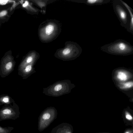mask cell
Wrapping results in <instances>:
<instances>
[{
    "label": "cell",
    "mask_w": 133,
    "mask_h": 133,
    "mask_svg": "<svg viewBox=\"0 0 133 133\" xmlns=\"http://www.w3.org/2000/svg\"><path fill=\"white\" fill-rule=\"evenodd\" d=\"M112 5L120 25L133 34V10L126 3L120 0L112 1Z\"/></svg>",
    "instance_id": "cell-1"
},
{
    "label": "cell",
    "mask_w": 133,
    "mask_h": 133,
    "mask_svg": "<svg viewBox=\"0 0 133 133\" xmlns=\"http://www.w3.org/2000/svg\"><path fill=\"white\" fill-rule=\"evenodd\" d=\"M61 30L60 23L55 19H50L41 23L39 26L38 35L42 42L48 43L55 39Z\"/></svg>",
    "instance_id": "cell-2"
},
{
    "label": "cell",
    "mask_w": 133,
    "mask_h": 133,
    "mask_svg": "<svg viewBox=\"0 0 133 133\" xmlns=\"http://www.w3.org/2000/svg\"><path fill=\"white\" fill-rule=\"evenodd\" d=\"M100 49L103 51L116 55H127L133 52V46L127 41L121 39L104 45Z\"/></svg>",
    "instance_id": "cell-3"
},
{
    "label": "cell",
    "mask_w": 133,
    "mask_h": 133,
    "mask_svg": "<svg viewBox=\"0 0 133 133\" xmlns=\"http://www.w3.org/2000/svg\"><path fill=\"white\" fill-rule=\"evenodd\" d=\"M81 47L77 43L69 41L65 42L64 47L57 49L56 54L63 56L76 57L81 53Z\"/></svg>",
    "instance_id": "cell-4"
},
{
    "label": "cell",
    "mask_w": 133,
    "mask_h": 133,
    "mask_svg": "<svg viewBox=\"0 0 133 133\" xmlns=\"http://www.w3.org/2000/svg\"><path fill=\"white\" fill-rule=\"evenodd\" d=\"M15 61L12 58L7 57L3 59L0 65V76L4 77L14 70L15 65Z\"/></svg>",
    "instance_id": "cell-5"
},
{
    "label": "cell",
    "mask_w": 133,
    "mask_h": 133,
    "mask_svg": "<svg viewBox=\"0 0 133 133\" xmlns=\"http://www.w3.org/2000/svg\"><path fill=\"white\" fill-rule=\"evenodd\" d=\"M111 0H80L77 2L84 3L90 6L101 5L110 2Z\"/></svg>",
    "instance_id": "cell-6"
},
{
    "label": "cell",
    "mask_w": 133,
    "mask_h": 133,
    "mask_svg": "<svg viewBox=\"0 0 133 133\" xmlns=\"http://www.w3.org/2000/svg\"><path fill=\"white\" fill-rule=\"evenodd\" d=\"M15 114V112L11 108L6 107L1 110L0 115L3 118L6 119L11 117L14 115Z\"/></svg>",
    "instance_id": "cell-7"
},
{
    "label": "cell",
    "mask_w": 133,
    "mask_h": 133,
    "mask_svg": "<svg viewBox=\"0 0 133 133\" xmlns=\"http://www.w3.org/2000/svg\"><path fill=\"white\" fill-rule=\"evenodd\" d=\"M117 79L121 82L126 81L129 78L128 73L126 71L122 70L118 71L116 74Z\"/></svg>",
    "instance_id": "cell-8"
},
{
    "label": "cell",
    "mask_w": 133,
    "mask_h": 133,
    "mask_svg": "<svg viewBox=\"0 0 133 133\" xmlns=\"http://www.w3.org/2000/svg\"><path fill=\"white\" fill-rule=\"evenodd\" d=\"M133 81H131L121 82L118 86L121 89L124 90L131 88L133 87Z\"/></svg>",
    "instance_id": "cell-9"
},
{
    "label": "cell",
    "mask_w": 133,
    "mask_h": 133,
    "mask_svg": "<svg viewBox=\"0 0 133 133\" xmlns=\"http://www.w3.org/2000/svg\"><path fill=\"white\" fill-rule=\"evenodd\" d=\"M11 99H12L8 95H4L0 97V102L2 103L9 104Z\"/></svg>",
    "instance_id": "cell-10"
},
{
    "label": "cell",
    "mask_w": 133,
    "mask_h": 133,
    "mask_svg": "<svg viewBox=\"0 0 133 133\" xmlns=\"http://www.w3.org/2000/svg\"><path fill=\"white\" fill-rule=\"evenodd\" d=\"M22 68L23 69V72H28L30 71L32 69V67L31 65H28L26 66L24 68Z\"/></svg>",
    "instance_id": "cell-11"
},
{
    "label": "cell",
    "mask_w": 133,
    "mask_h": 133,
    "mask_svg": "<svg viewBox=\"0 0 133 133\" xmlns=\"http://www.w3.org/2000/svg\"><path fill=\"white\" fill-rule=\"evenodd\" d=\"M50 117V115L48 113L44 114L42 116L44 120L49 119Z\"/></svg>",
    "instance_id": "cell-12"
},
{
    "label": "cell",
    "mask_w": 133,
    "mask_h": 133,
    "mask_svg": "<svg viewBox=\"0 0 133 133\" xmlns=\"http://www.w3.org/2000/svg\"><path fill=\"white\" fill-rule=\"evenodd\" d=\"M125 117L128 120H131L132 119V117L131 115L128 112H125Z\"/></svg>",
    "instance_id": "cell-13"
},
{
    "label": "cell",
    "mask_w": 133,
    "mask_h": 133,
    "mask_svg": "<svg viewBox=\"0 0 133 133\" xmlns=\"http://www.w3.org/2000/svg\"><path fill=\"white\" fill-rule=\"evenodd\" d=\"M62 86L61 84H58L56 85L54 89L56 91H58L61 89Z\"/></svg>",
    "instance_id": "cell-14"
},
{
    "label": "cell",
    "mask_w": 133,
    "mask_h": 133,
    "mask_svg": "<svg viewBox=\"0 0 133 133\" xmlns=\"http://www.w3.org/2000/svg\"><path fill=\"white\" fill-rule=\"evenodd\" d=\"M7 14L6 10H3L0 12V17H3L6 15Z\"/></svg>",
    "instance_id": "cell-15"
},
{
    "label": "cell",
    "mask_w": 133,
    "mask_h": 133,
    "mask_svg": "<svg viewBox=\"0 0 133 133\" xmlns=\"http://www.w3.org/2000/svg\"><path fill=\"white\" fill-rule=\"evenodd\" d=\"M8 131L0 127V133H7Z\"/></svg>",
    "instance_id": "cell-16"
},
{
    "label": "cell",
    "mask_w": 133,
    "mask_h": 133,
    "mask_svg": "<svg viewBox=\"0 0 133 133\" xmlns=\"http://www.w3.org/2000/svg\"><path fill=\"white\" fill-rule=\"evenodd\" d=\"M8 1L4 0L0 1V4L2 5L5 4L7 3Z\"/></svg>",
    "instance_id": "cell-17"
},
{
    "label": "cell",
    "mask_w": 133,
    "mask_h": 133,
    "mask_svg": "<svg viewBox=\"0 0 133 133\" xmlns=\"http://www.w3.org/2000/svg\"><path fill=\"white\" fill-rule=\"evenodd\" d=\"M125 133H130V132L128 131H127L126 132H125Z\"/></svg>",
    "instance_id": "cell-18"
},
{
    "label": "cell",
    "mask_w": 133,
    "mask_h": 133,
    "mask_svg": "<svg viewBox=\"0 0 133 133\" xmlns=\"http://www.w3.org/2000/svg\"><path fill=\"white\" fill-rule=\"evenodd\" d=\"M67 133H71V132H67Z\"/></svg>",
    "instance_id": "cell-19"
}]
</instances>
